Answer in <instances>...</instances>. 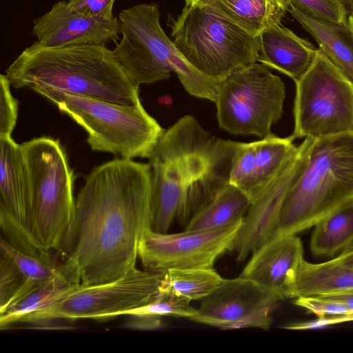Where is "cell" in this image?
<instances>
[{"mask_svg":"<svg viewBox=\"0 0 353 353\" xmlns=\"http://www.w3.org/2000/svg\"><path fill=\"white\" fill-rule=\"evenodd\" d=\"M304 148L303 141L296 146L276 176L251 202L232 250L239 261L273 236L285 194L302 163Z\"/></svg>","mask_w":353,"mask_h":353,"instance_id":"4fadbf2b","label":"cell"},{"mask_svg":"<svg viewBox=\"0 0 353 353\" xmlns=\"http://www.w3.org/2000/svg\"><path fill=\"white\" fill-rule=\"evenodd\" d=\"M348 24L353 32V16H348Z\"/></svg>","mask_w":353,"mask_h":353,"instance_id":"f35d334b","label":"cell"},{"mask_svg":"<svg viewBox=\"0 0 353 353\" xmlns=\"http://www.w3.org/2000/svg\"><path fill=\"white\" fill-rule=\"evenodd\" d=\"M0 209L28 228L30 193L27 174L20 145L12 137L0 138Z\"/></svg>","mask_w":353,"mask_h":353,"instance_id":"d6986e66","label":"cell"},{"mask_svg":"<svg viewBox=\"0 0 353 353\" xmlns=\"http://www.w3.org/2000/svg\"><path fill=\"white\" fill-rule=\"evenodd\" d=\"M19 145L30 193L28 229L42 249L57 250L74 211L73 171L58 139L41 137Z\"/></svg>","mask_w":353,"mask_h":353,"instance_id":"52a82bcc","label":"cell"},{"mask_svg":"<svg viewBox=\"0 0 353 353\" xmlns=\"http://www.w3.org/2000/svg\"><path fill=\"white\" fill-rule=\"evenodd\" d=\"M243 220L223 228L174 234L155 232L148 228L139 243L138 258L145 270L157 272L212 268L221 255L232 250Z\"/></svg>","mask_w":353,"mask_h":353,"instance_id":"7c38bea8","label":"cell"},{"mask_svg":"<svg viewBox=\"0 0 353 353\" xmlns=\"http://www.w3.org/2000/svg\"><path fill=\"white\" fill-rule=\"evenodd\" d=\"M293 8L318 20L347 24L348 13L340 0H290Z\"/></svg>","mask_w":353,"mask_h":353,"instance_id":"f546056e","label":"cell"},{"mask_svg":"<svg viewBox=\"0 0 353 353\" xmlns=\"http://www.w3.org/2000/svg\"><path fill=\"white\" fill-rule=\"evenodd\" d=\"M6 75H0V138H10L16 125L18 102L12 96Z\"/></svg>","mask_w":353,"mask_h":353,"instance_id":"d6a6232c","label":"cell"},{"mask_svg":"<svg viewBox=\"0 0 353 353\" xmlns=\"http://www.w3.org/2000/svg\"><path fill=\"white\" fill-rule=\"evenodd\" d=\"M310 241L316 256H334L353 245V200L318 221Z\"/></svg>","mask_w":353,"mask_h":353,"instance_id":"d4e9b609","label":"cell"},{"mask_svg":"<svg viewBox=\"0 0 353 353\" xmlns=\"http://www.w3.org/2000/svg\"><path fill=\"white\" fill-rule=\"evenodd\" d=\"M163 272L137 268L111 281L77 286L18 323L45 325L57 319H105L150 302L159 293Z\"/></svg>","mask_w":353,"mask_h":353,"instance_id":"8fae6325","label":"cell"},{"mask_svg":"<svg viewBox=\"0 0 353 353\" xmlns=\"http://www.w3.org/2000/svg\"><path fill=\"white\" fill-rule=\"evenodd\" d=\"M0 252L12 261L24 281L19 292L6 310L51 279L58 269L59 265L56 264L51 256L42 257L23 252L10 245L3 236H1L0 240Z\"/></svg>","mask_w":353,"mask_h":353,"instance_id":"484cf974","label":"cell"},{"mask_svg":"<svg viewBox=\"0 0 353 353\" xmlns=\"http://www.w3.org/2000/svg\"><path fill=\"white\" fill-rule=\"evenodd\" d=\"M81 283L75 270L63 261L55 274L25 299L0 314V326L3 330L17 323L21 318L48 305Z\"/></svg>","mask_w":353,"mask_h":353,"instance_id":"cb8c5ba5","label":"cell"},{"mask_svg":"<svg viewBox=\"0 0 353 353\" xmlns=\"http://www.w3.org/2000/svg\"><path fill=\"white\" fill-rule=\"evenodd\" d=\"M345 8L348 16H353V0H340Z\"/></svg>","mask_w":353,"mask_h":353,"instance_id":"74e56055","label":"cell"},{"mask_svg":"<svg viewBox=\"0 0 353 353\" xmlns=\"http://www.w3.org/2000/svg\"><path fill=\"white\" fill-rule=\"evenodd\" d=\"M339 263L353 269V245L343 251L334 258Z\"/></svg>","mask_w":353,"mask_h":353,"instance_id":"d590c367","label":"cell"},{"mask_svg":"<svg viewBox=\"0 0 353 353\" xmlns=\"http://www.w3.org/2000/svg\"><path fill=\"white\" fill-rule=\"evenodd\" d=\"M150 205L148 163L114 159L89 173L57 250L82 285L111 281L136 268Z\"/></svg>","mask_w":353,"mask_h":353,"instance_id":"6da1fadb","label":"cell"},{"mask_svg":"<svg viewBox=\"0 0 353 353\" xmlns=\"http://www.w3.org/2000/svg\"><path fill=\"white\" fill-rule=\"evenodd\" d=\"M23 278L12 261L0 254V314L4 312L19 292Z\"/></svg>","mask_w":353,"mask_h":353,"instance_id":"4dcf8cb0","label":"cell"},{"mask_svg":"<svg viewBox=\"0 0 353 353\" xmlns=\"http://www.w3.org/2000/svg\"><path fill=\"white\" fill-rule=\"evenodd\" d=\"M0 224L4 235L1 236L15 248L38 256H51L38 245L26 226L3 209H0Z\"/></svg>","mask_w":353,"mask_h":353,"instance_id":"f1b7e54d","label":"cell"},{"mask_svg":"<svg viewBox=\"0 0 353 353\" xmlns=\"http://www.w3.org/2000/svg\"><path fill=\"white\" fill-rule=\"evenodd\" d=\"M194 4L230 21L253 37L281 23L286 12L265 0H197Z\"/></svg>","mask_w":353,"mask_h":353,"instance_id":"44dd1931","label":"cell"},{"mask_svg":"<svg viewBox=\"0 0 353 353\" xmlns=\"http://www.w3.org/2000/svg\"><path fill=\"white\" fill-rule=\"evenodd\" d=\"M353 292V269L334 259L321 263L304 261L298 272L293 298Z\"/></svg>","mask_w":353,"mask_h":353,"instance_id":"7402d4cb","label":"cell"},{"mask_svg":"<svg viewBox=\"0 0 353 353\" xmlns=\"http://www.w3.org/2000/svg\"><path fill=\"white\" fill-rule=\"evenodd\" d=\"M55 104L88 134L92 150L121 158H149L165 130L142 104L120 105L43 85L31 88Z\"/></svg>","mask_w":353,"mask_h":353,"instance_id":"8992f818","label":"cell"},{"mask_svg":"<svg viewBox=\"0 0 353 353\" xmlns=\"http://www.w3.org/2000/svg\"><path fill=\"white\" fill-rule=\"evenodd\" d=\"M274 235L296 234L353 200V133L305 138Z\"/></svg>","mask_w":353,"mask_h":353,"instance_id":"277c9868","label":"cell"},{"mask_svg":"<svg viewBox=\"0 0 353 353\" xmlns=\"http://www.w3.org/2000/svg\"><path fill=\"white\" fill-rule=\"evenodd\" d=\"M117 18L122 37L112 52L136 85L165 80L174 72L190 94L215 102L218 83L194 69L166 35L157 4L133 6Z\"/></svg>","mask_w":353,"mask_h":353,"instance_id":"5b68a950","label":"cell"},{"mask_svg":"<svg viewBox=\"0 0 353 353\" xmlns=\"http://www.w3.org/2000/svg\"><path fill=\"white\" fill-rule=\"evenodd\" d=\"M132 317V319L124 325L125 327L140 330H154L162 328L164 325L162 316H138Z\"/></svg>","mask_w":353,"mask_h":353,"instance_id":"e575fe53","label":"cell"},{"mask_svg":"<svg viewBox=\"0 0 353 353\" xmlns=\"http://www.w3.org/2000/svg\"><path fill=\"white\" fill-rule=\"evenodd\" d=\"M185 2V5H193L194 4L197 0H184Z\"/></svg>","mask_w":353,"mask_h":353,"instance_id":"ab89813d","label":"cell"},{"mask_svg":"<svg viewBox=\"0 0 353 353\" xmlns=\"http://www.w3.org/2000/svg\"><path fill=\"white\" fill-rule=\"evenodd\" d=\"M281 300L283 299L281 297L275 296L262 303L241 319L221 325L218 328L228 330L255 327L267 330L272 322V313Z\"/></svg>","mask_w":353,"mask_h":353,"instance_id":"1f68e13d","label":"cell"},{"mask_svg":"<svg viewBox=\"0 0 353 353\" xmlns=\"http://www.w3.org/2000/svg\"><path fill=\"white\" fill-rule=\"evenodd\" d=\"M32 34L49 47L117 43L119 25L117 17L103 20L74 11L68 1H61L33 21Z\"/></svg>","mask_w":353,"mask_h":353,"instance_id":"9a60e30c","label":"cell"},{"mask_svg":"<svg viewBox=\"0 0 353 353\" xmlns=\"http://www.w3.org/2000/svg\"><path fill=\"white\" fill-rule=\"evenodd\" d=\"M295 83L294 139L353 133V85L319 49Z\"/></svg>","mask_w":353,"mask_h":353,"instance_id":"30bf717a","label":"cell"},{"mask_svg":"<svg viewBox=\"0 0 353 353\" xmlns=\"http://www.w3.org/2000/svg\"><path fill=\"white\" fill-rule=\"evenodd\" d=\"M223 279L213 268L171 269L163 272L159 292L174 293L190 301L201 300Z\"/></svg>","mask_w":353,"mask_h":353,"instance_id":"4316f807","label":"cell"},{"mask_svg":"<svg viewBox=\"0 0 353 353\" xmlns=\"http://www.w3.org/2000/svg\"><path fill=\"white\" fill-rule=\"evenodd\" d=\"M275 296L281 297L241 276L224 279L214 290L200 300L197 313L191 320L219 327L241 319Z\"/></svg>","mask_w":353,"mask_h":353,"instance_id":"e0dca14e","label":"cell"},{"mask_svg":"<svg viewBox=\"0 0 353 353\" xmlns=\"http://www.w3.org/2000/svg\"><path fill=\"white\" fill-rule=\"evenodd\" d=\"M116 0H68L72 10L83 15L103 20H111Z\"/></svg>","mask_w":353,"mask_h":353,"instance_id":"836d02e7","label":"cell"},{"mask_svg":"<svg viewBox=\"0 0 353 353\" xmlns=\"http://www.w3.org/2000/svg\"><path fill=\"white\" fill-rule=\"evenodd\" d=\"M285 98L281 79L263 64L253 63L218 83L219 125L234 134L263 138L281 117Z\"/></svg>","mask_w":353,"mask_h":353,"instance_id":"9c48e42d","label":"cell"},{"mask_svg":"<svg viewBox=\"0 0 353 353\" xmlns=\"http://www.w3.org/2000/svg\"><path fill=\"white\" fill-rule=\"evenodd\" d=\"M188 299L169 292H159L153 300L147 304L125 311L121 315L171 316L191 319L197 313V309L190 305Z\"/></svg>","mask_w":353,"mask_h":353,"instance_id":"83f0119b","label":"cell"},{"mask_svg":"<svg viewBox=\"0 0 353 353\" xmlns=\"http://www.w3.org/2000/svg\"><path fill=\"white\" fill-rule=\"evenodd\" d=\"M6 75L14 88L50 86L120 105L141 104L139 87L106 46L49 47L37 41L7 68Z\"/></svg>","mask_w":353,"mask_h":353,"instance_id":"3957f363","label":"cell"},{"mask_svg":"<svg viewBox=\"0 0 353 353\" xmlns=\"http://www.w3.org/2000/svg\"><path fill=\"white\" fill-rule=\"evenodd\" d=\"M271 5L279 8L285 11L289 10L290 7V0H265Z\"/></svg>","mask_w":353,"mask_h":353,"instance_id":"8d00e7d4","label":"cell"},{"mask_svg":"<svg viewBox=\"0 0 353 353\" xmlns=\"http://www.w3.org/2000/svg\"><path fill=\"white\" fill-rule=\"evenodd\" d=\"M289 11L314 39L319 50L353 85V32L348 23L336 24L318 20L293 8Z\"/></svg>","mask_w":353,"mask_h":353,"instance_id":"ffe728a7","label":"cell"},{"mask_svg":"<svg viewBox=\"0 0 353 353\" xmlns=\"http://www.w3.org/2000/svg\"><path fill=\"white\" fill-rule=\"evenodd\" d=\"M234 149V141L212 135L191 115L165 130L148 158L149 228L167 232L174 219L189 220L229 184Z\"/></svg>","mask_w":353,"mask_h":353,"instance_id":"7a4b0ae2","label":"cell"},{"mask_svg":"<svg viewBox=\"0 0 353 353\" xmlns=\"http://www.w3.org/2000/svg\"><path fill=\"white\" fill-rule=\"evenodd\" d=\"M169 26L187 61L216 83L259 58V37L199 5H185Z\"/></svg>","mask_w":353,"mask_h":353,"instance_id":"ba28073f","label":"cell"},{"mask_svg":"<svg viewBox=\"0 0 353 353\" xmlns=\"http://www.w3.org/2000/svg\"><path fill=\"white\" fill-rule=\"evenodd\" d=\"M261 63L298 81L316 58L319 49L281 23L265 29L259 35Z\"/></svg>","mask_w":353,"mask_h":353,"instance_id":"ac0fdd59","label":"cell"},{"mask_svg":"<svg viewBox=\"0 0 353 353\" xmlns=\"http://www.w3.org/2000/svg\"><path fill=\"white\" fill-rule=\"evenodd\" d=\"M290 135L273 133L250 143L234 141L229 183L254 200L276 176L296 149Z\"/></svg>","mask_w":353,"mask_h":353,"instance_id":"5bb4252c","label":"cell"},{"mask_svg":"<svg viewBox=\"0 0 353 353\" xmlns=\"http://www.w3.org/2000/svg\"><path fill=\"white\" fill-rule=\"evenodd\" d=\"M251 254L240 276L283 299L293 298L296 279L305 261L301 239L296 234L274 235Z\"/></svg>","mask_w":353,"mask_h":353,"instance_id":"2e32d148","label":"cell"},{"mask_svg":"<svg viewBox=\"0 0 353 353\" xmlns=\"http://www.w3.org/2000/svg\"><path fill=\"white\" fill-rule=\"evenodd\" d=\"M250 204L242 190L229 183L192 214L185 230L215 229L237 223L243 219Z\"/></svg>","mask_w":353,"mask_h":353,"instance_id":"603a6c76","label":"cell"}]
</instances>
